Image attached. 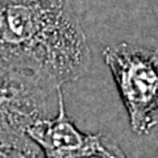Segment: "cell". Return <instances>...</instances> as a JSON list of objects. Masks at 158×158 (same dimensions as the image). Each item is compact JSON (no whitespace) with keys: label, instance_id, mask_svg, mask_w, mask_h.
Returning a JSON list of instances; mask_svg holds the SVG:
<instances>
[{"label":"cell","instance_id":"obj_1","mask_svg":"<svg viewBox=\"0 0 158 158\" xmlns=\"http://www.w3.org/2000/svg\"><path fill=\"white\" fill-rule=\"evenodd\" d=\"M91 62L71 0H0V66L57 91L85 77Z\"/></svg>","mask_w":158,"mask_h":158},{"label":"cell","instance_id":"obj_2","mask_svg":"<svg viewBox=\"0 0 158 158\" xmlns=\"http://www.w3.org/2000/svg\"><path fill=\"white\" fill-rule=\"evenodd\" d=\"M132 131L148 135L158 125V48L120 42L104 48Z\"/></svg>","mask_w":158,"mask_h":158},{"label":"cell","instance_id":"obj_3","mask_svg":"<svg viewBox=\"0 0 158 158\" xmlns=\"http://www.w3.org/2000/svg\"><path fill=\"white\" fill-rule=\"evenodd\" d=\"M53 91L36 78L0 66V144H31L27 129L49 117Z\"/></svg>","mask_w":158,"mask_h":158},{"label":"cell","instance_id":"obj_4","mask_svg":"<svg viewBox=\"0 0 158 158\" xmlns=\"http://www.w3.org/2000/svg\"><path fill=\"white\" fill-rule=\"evenodd\" d=\"M58 110L54 117L36 121L27 136L42 153L44 158H82L96 144L98 135L82 133L69 118L62 88L57 90Z\"/></svg>","mask_w":158,"mask_h":158},{"label":"cell","instance_id":"obj_5","mask_svg":"<svg viewBox=\"0 0 158 158\" xmlns=\"http://www.w3.org/2000/svg\"><path fill=\"white\" fill-rule=\"evenodd\" d=\"M82 158H127V156L111 136L98 133L95 146Z\"/></svg>","mask_w":158,"mask_h":158},{"label":"cell","instance_id":"obj_6","mask_svg":"<svg viewBox=\"0 0 158 158\" xmlns=\"http://www.w3.org/2000/svg\"><path fill=\"white\" fill-rule=\"evenodd\" d=\"M0 158H44L38 148L31 142L25 145L0 144Z\"/></svg>","mask_w":158,"mask_h":158}]
</instances>
